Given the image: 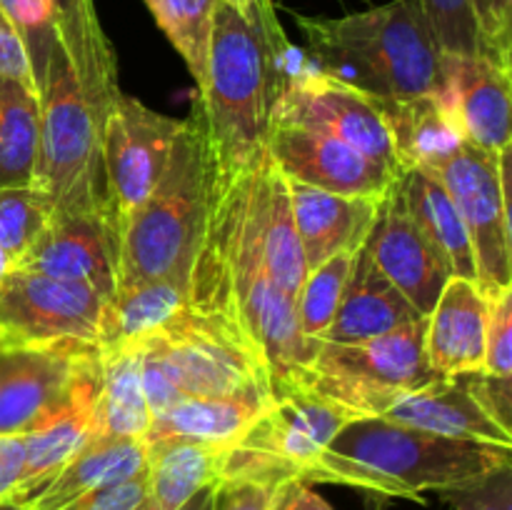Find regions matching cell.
Instances as JSON below:
<instances>
[{
  "label": "cell",
  "mask_w": 512,
  "mask_h": 510,
  "mask_svg": "<svg viewBox=\"0 0 512 510\" xmlns=\"http://www.w3.org/2000/svg\"><path fill=\"white\" fill-rule=\"evenodd\" d=\"M258 165L220 175L185 305L240 330L263 358L273 393L305 385L318 340L300 333L295 300L273 283L265 265Z\"/></svg>",
  "instance_id": "obj_1"
},
{
  "label": "cell",
  "mask_w": 512,
  "mask_h": 510,
  "mask_svg": "<svg viewBox=\"0 0 512 510\" xmlns=\"http://www.w3.org/2000/svg\"><path fill=\"white\" fill-rule=\"evenodd\" d=\"M505 465H512L508 445L443 438L370 415L338 430L303 483L348 485L390 498L420 500L425 490L445 493Z\"/></svg>",
  "instance_id": "obj_2"
},
{
  "label": "cell",
  "mask_w": 512,
  "mask_h": 510,
  "mask_svg": "<svg viewBox=\"0 0 512 510\" xmlns=\"http://www.w3.org/2000/svg\"><path fill=\"white\" fill-rule=\"evenodd\" d=\"M310 63L380 100L440 95L445 55L418 0H390L340 18L295 15Z\"/></svg>",
  "instance_id": "obj_3"
},
{
  "label": "cell",
  "mask_w": 512,
  "mask_h": 510,
  "mask_svg": "<svg viewBox=\"0 0 512 510\" xmlns=\"http://www.w3.org/2000/svg\"><path fill=\"white\" fill-rule=\"evenodd\" d=\"M218 183V155L203 105L195 100L175 135L165 173L120 233L115 290L158 278L190 285Z\"/></svg>",
  "instance_id": "obj_4"
},
{
  "label": "cell",
  "mask_w": 512,
  "mask_h": 510,
  "mask_svg": "<svg viewBox=\"0 0 512 510\" xmlns=\"http://www.w3.org/2000/svg\"><path fill=\"white\" fill-rule=\"evenodd\" d=\"M295 50L283 58L230 5H215L208 83L198 95L218 155L220 175L253 170L265 158L273 105Z\"/></svg>",
  "instance_id": "obj_5"
},
{
  "label": "cell",
  "mask_w": 512,
  "mask_h": 510,
  "mask_svg": "<svg viewBox=\"0 0 512 510\" xmlns=\"http://www.w3.org/2000/svg\"><path fill=\"white\" fill-rule=\"evenodd\" d=\"M38 100L40 143L33 188L50 200L53 213L108 210L103 123L83 95L65 45H60L45 65Z\"/></svg>",
  "instance_id": "obj_6"
},
{
  "label": "cell",
  "mask_w": 512,
  "mask_h": 510,
  "mask_svg": "<svg viewBox=\"0 0 512 510\" xmlns=\"http://www.w3.org/2000/svg\"><path fill=\"white\" fill-rule=\"evenodd\" d=\"M355 418L360 415L310 385L273 390L243 438L220 453L218 478H245L273 488L303 480L338 430Z\"/></svg>",
  "instance_id": "obj_7"
},
{
  "label": "cell",
  "mask_w": 512,
  "mask_h": 510,
  "mask_svg": "<svg viewBox=\"0 0 512 510\" xmlns=\"http://www.w3.org/2000/svg\"><path fill=\"white\" fill-rule=\"evenodd\" d=\"M140 355L153 363L183 398L270 395L268 368L245 335L188 305L140 343Z\"/></svg>",
  "instance_id": "obj_8"
},
{
  "label": "cell",
  "mask_w": 512,
  "mask_h": 510,
  "mask_svg": "<svg viewBox=\"0 0 512 510\" xmlns=\"http://www.w3.org/2000/svg\"><path fill=\"white\" fill-rule=\"evenodd\" d=\"M435 378L425 358V318H420L363 343L318 340L305 385L370 418L385 415L400 395Z\"/></svg>",
  "instance_id": "obj_9"
},
{
  "label": "cell",
  "mask_w": 512,
  "mask_h": 510,
  "mask_svg": "<svg viewBox=\"0 0 512 510\" xmlns=\"http://www.w3.org/2000/svg\"><path fill=\"white\" fill-rule=\"evenodd\" d=\"M420 170L433 175L468 225L475 255V283L485 295L512 288L510 148L500 153L460 140Z\"/></svg>",
  "instance_id": "obj_10"
},
{
  "label": "cell",
  "mask_w": 512,
  "mask_h": 510,
  "mask_svg": "<svg viewBox=\"0 0 512 510\" xmlns=\"http://www.w3.org/2000/svg\"><path fill=\"white\" fill-rule=\"evenodd\" d=\"M273 123H295L323 130L388 168L395 178L405 170L380 98L333 78L295 50L273 105Z\"/></svg>",
  "instance_id": "obj_11"
},
{
  "label": "cell",
  "mask_w": 512,
  "mask_h": 510,
  "mask_svg": "<svg viewBox=\"0 0 512 510\" xmlns=\"http://www.w3.org/2000/svg\"><path fill=\"white\" fill-rule=\"evenodd\" d=\"M180 125L183 120L158 113L130 95L120 93L115 100L103 128V173L118 238L165 173Z\"/></svg>",
  "instance_id": "obj_12"
},
{
  "label": "cell",
  "mask_w": 512,
  "mask_h": 510,
  "mask_svg": "<svg viewBox=\"0 0 512 510\" xmlns=\"http://www.w3.org/2000/svg\"><path fill=\"white\" fill-rule=\"evenodd\" d=\"M103 305L105 298L90 285L13 268L0 283V350L60 340L95 343Z\"/></svg>",
  "instance_id": "obj_13"
},
{
  "label": "cell",
  "mask_w": 512,
  "mask_h": 510,
  "mask_svg": "<svg viewBox=\"0 0 512 510\" xmlns=\"http://www.w3.org/2000/svg\"><path fill=\"white\" fill-rule=\"evenodd\" d=\"M98 353V345L85 340L0 350V435L38 428L68 398L80 370Z\"/></svg>",
  "instance_id": "obj_14"
},
{
  "label": "cell",
  "mask_w": 512,
  "mask_h": 510,
  "mask_svg": "<svg viewBox=\"0 0 512 510\" xmlns=\"http://www.w3.org/2000/svg\"><path fill=\"white\" fill-rule=\"evenodd\" d=\"M265 150L285 178L325 193L385 200L395 178L353 145L295 123H270Z\"/></svg>",
  "instance_id": "obj_15"
},
{
  "label": "cell",
  "mask_w": 512,
  "mask_h": 510,
  "mask_svg": "<svg viewBox=\"0 0 512 510\" xmlns=\"http://www.w3.org/2000/svg\"><path fill=\"white\" fill-rule=\"evenodd\" d=\"M15 268L85 283L105 300L113 298L118 285V233L110 213L105 208L53 213Z\"/></svg>",
  "instance_id": "obj_16"
},
{
  "label": "cell",
  "mask_w": 512,
  "mask_h": 510,
  "mask_svg": "<svg viewBox=\"0 0 512 510\" xmlns=\"http://www.w3.org/2000/svg\"><path fill=\"white\" fill-rule=\"evenodd\" d=\"M365 245L380 273L408 298L420 315H428L453 275L438 250L410 218L400 180L380 205L378 220Z\"/></svg>",
  "instance_id": "obj_17"
},
{
  "label": "cell",
  "mask_w": 512,
  "mask_h": 510,
  "mask_svg": "<svg viewBox=\"0 0 512 510\" xmlns=\"http://www.w3.org/2000/svg\"><path fill=\"white\" fill-rule=\"evenodd\" d=\"M460 138L478 148L500 153L510 148V73L480 55H445V83L440 93Z\"/></svg>",
  "instance_id": "obj_18"
},
{
  "label": "cell",
  "mask_w": 512,
  "mask_h": 510,
  "mask_svg": "<svg viewBox=\"0 0 512 510\" xmlns=\"http://www.w3.org/2000/svg\"><path fill=\"white\" fill-rule=\"evenodd\" d=\"M100 380H103V353L95 355L75 378L68 398L43 420L38 428L25 433V470L15 503L28 498L33 490L48 483L93 435L95 408H98Z\"/></svg>",
  "instance_id": "obj_19"
},
{
  "label": "cell",
  "mask_w": 512,
  "mask_h": 510,
  "mask_svg": "<svg viewBox=\"0 0 512 510\" xmlns=\"http://www.w3.org/2000/svg\"><path fill=\"white\" fill-rule=\"evenodd\" d=\"M488 295L475 280L450 278L425 315V358L438 378L485 373Z\"/></svg>",
  "instance_id": "obj_20"
},
{
  "label": "cell",
  "mask_w": 512,
  "mask_h": 510,
  "mask_svg": "<svg viewBox=\"0 0 512 510\" xmlns=\"http://www.w3.org/2000/svg\"><path fill=\"white\" fill-rule=\"evenodd\" d=\"M288 188L305 268H318L338 253H358L368 243L383 200L325 193L290 178Z\"/></svg>",
  "instance_id": "obj_21"
},
{
  "label": "cell",
  "mask_w": 512,
  "mask_h": 510,
  "mask_svg": "<svg viewBox=\"0 0 512 510\" xmlns=\"http://www.w3.org/2000/svg\"><path fill=\"white\" fill-rule=\"evenodd\" d=\"M425 318L375 265L368 245L355 258L343 300L333 323L325 330V343H363Z\"/></svg>",
  "instance_id": "obj_22"
},
{
  "label": "cell",
  "mask_w": 512,
  "mask_h": 510,
  "mask_svg": "<svg viewBox=\"0 0 512 510\" xmlns=\"http://www.w3.org/2000/svg\"><path fill=\"white\" fill-rule=\"evenodd\" d=\"M383 418L395 420L408 428L443 435L455 440H480V443L508 445L512 448V433L500 428L478 403L463 380L435 378L410 393L400 395Z\"/></svg>",
  "instance_id": "obj_23"
},
{
  "label": "cell",
  "mask_w": 512,
  "mask_h": 510,
  "mask_svg": "<svg viewBox=\"0 0 512 510\" xmlns=\"http://www.w3.org/2000/svg\"><path fill=\"white\" fill-rule=\"evenodd\" d=\"M148 463L143 440L90 438L48 483L20 500L23 510H65L75 500L140 473Z\"/></svg>",
  "instance_id": "obj_24"
},
{
  "label": "cell",
  "mask_w": 512,
  "mask_h": 510,
  "mask_svg": "<svg viewBox=\"0 0 512 510\" xmlns=\"http://www.w3.org/2000/svg\"><path fill=\"white\" fill-rule=\"evenodd\" d=\"M58 13L60 38L68 50L83 95L103 123L118 100V65L113 45L100 25L95 0H50Z\"/></svg>",
  "instance_id": "obj_25"
},
{
  "label": "cell",
  "mask_w": 512,
  "mask_h": 510,
  "mask_svg": "<svg viewBox=\"0 0 512 510\" xmlns=\"http://www.w3.org/2000/svg\"><path fill=\"white\" fill-rule=\"evenodd\" d=\"M268 400V393L183 398L168 413L150 423L143 443L185 440V443L213 445V448H230L258 420Z\"/></svg>",
  "instance_id": "obj_26"
},
{
  "label": "cell",
  "mask_w": 512,
  "mask_h": 510,
  "mask_svg": "<svg viewBox=\"0 0 512 510\" xmlns=\"http://www.w3.org/2000/svg\"><path fill=\"white\" fill-rule=\"evenodd\" d=\"M188 293L190 285L170 278L115 290L113 298L105 300L100 313L95 345L100 350L140 345L185 308Z\"/></svg>",
  "instance_id": "obj_27"
},
{
  "label": "cell",
  "mask_w": 512,
  "mask_h": 510,
  "mask_svg": "<svg viewBox=\"0 0 512 510\" xmlns=\"http://www.w3.org/2000/svg\"><path fill=\"white\" fill-rule=\"evenodd\" d=\"M258 198L265 265L273 283L295 300L308 268H305L303 248H300L298 228H295L288 178L280 173L268 153L258 165Z\"/></svg>",
  "instance_id": "obj_28"
},
{
  "label": "cell",
  "mask_w": 512,
  "mask_h": 510,
  "mask_svg": "<svg viewBox=\"0 0 512 510\" xmlns=\"http://www.w3.org/2000/svg\"><path fill=\"white\" fill-rule=\"evenodd\" d=\"M408 205L410 218L420 228V233L430 240L453 278L475 280V255L470 243L468 225L450 200L448 190L438 183L430 173L420 168H410L400 178Z\"/></svg>",
  "instance_id": "obj_29"
},
{
  "label": "cell",
  "mask_w": 512,
  "mask_h": 510,
  "mask_svg": "<svg viewBox=\"0 0 512 510\" xmlns=\"http://www.w3.org/2000/svg\"><path fill=\"white\" fill-rule=\"evenodd\" d=\"M100 353H103V380H100L90 438L143 440L153 418L140 380V345H125Z\"/></svg>",
  "instance_id": "obj_30"
},
{
  "label": "cell",
  "mask_w": 512,
  "mask_h": 510,
  "mask_svg": "<svg viewBox=\"0 0 512 510\" xmlns=\"http://www.w3.org/2000/svg\"><path fill=\"white\" fill-rule=\"evenodd\" d=\"M148 450V488L150 510H178L205 485L218 480L220 453L225 448L165 440L145 445Z\"/></svg>",
  "instance_id": "obj_31"
},
{
  "label": "cell",
  "mask_w": 512,
  "mask_h": 510,
  "mask_svg": "<svg viewBox=\"0 0 512 510\" xmlns=\"http://www.w3.org/2000/svg\"><path fill=\"white\" fill-rule=\"evenodd\" d=\"M38 143V90L13 78H0V190L33 185Z\"/></svg>",
  "instance_id": "obj_32"
},
{
  "label": "cell",
  "mask_w": 512,
  "mask_h": 510,
  "mask_svg": "<svg viewBox=\"0 0 512 510\" xmlns=\"http://www.w3.org/2000/svg\"><path fill=\"white\" fill-rule=\"evenodd\" d=\"M383 105L405 170L430 163L463 140L440 95L383 100Z\"/></svg>",
  "instance_id": "obj_33"
},
{
  "label": "cell",
  "mask_w": 512,
  "mask_h": 510,
  "mask_svg": "<svg viewBox=\"0 0 512 510\" xmlns=\"http://www.w3.org/2000/svg\"><path fill=\"white\" fill-rule=\"evenodd\" d=\"M145 5L193 73L200 95L208 83V55L218 0H145Z\"/></svg>",
  "instance_id": "obj_34"
},
{
  "label": "cell",
  "mask_w": 512,
  "mask_h": 510,
  "mask_svg": "<svg viewBox=\"0 0 512 510\" xmlns=\"http://www.w3.org/2000/svg\"><path fill=\"white\" fill-rule=\"evenodd\" d=\"M358 253L333 255L305 275L295 295V318H298L300 333L308 340L323 338V333L333 323Z\"/></svg>",
  "instance_id": "obj_35"
},
{
  "label": "cell",
  "mask_w": 512,
  "mask_h": 510,
  "mask_svg": "<svg viewBox=\"0 0 512 510\" xmlns=\"http://www.w3.org/2000/svg\"><path fill=\"white\" fill-rule=\"evenodd\" d=\"M53 205L33 185L0 190V245L13 260V268L25 250L48 225Z\"/></svg>",
  "instance_id": "obj_36"
},
{
  "label": "cell",
  "mask_w": 512,
  "mask_h": 510,
  "mask_svg": "<svg viewBox=\"0 0 512 510\" xmlns=\"http://www.w3.org/2000/svg\"><path fill=\"white\" fill-rule=\"evenodd\" d=\"M0 8L18 33V38L23 40L35 88H38L50 55L63 45L58 13H55L50 0H0Z\"/></svg>",
  "instance_id": "obj_37"
},
{
  "label": "cell",
  "mask_w": 512,
  "mask_h": 510,
  "mask_svg": "<svg viewBox=\"0 0 512 510\" xmlns=\"http://www.w3.org/2000/svg\"><path fill=\"white\" fill-rule=\"evenodd\" d=\"M443 55H478V33L468 0H418Z\"/></svg>",
  "instance_id": "obj_38"
},
{
  "label": "cell",
  "mask_w": 512,
  "mask_h": 510,
  "mask_svg": "<svg viewBox=\"0 0 512 510\" xmlns=\"http://www.w3.org/2000/svg\"><path fill=\"white\" fill-rule=\"evenodd\" d=\"M478 33V55L512 73V0H468Z\"/></svg>",
  "instance_id": "obj_39"
},
{
  "label": "cell",
  "mask_w": 512,
  "mask_h": 510,
  "mask_svg": "<svg viewBox=\"0 0 512 510\" xmlns=\"http://www.w3.org/2000/svg\"><path fill=\"white\" fill-rule=\"evenodd\" d=\"M485 373L512 375V288L488 295Z\"/></svg>",
  "instance_id": "obj_40"
},
{
  "label": "cell",
  "mask_w": 512,
  "mask_h": 510,
  "mask_svg": "<svg viewBox=\"0 0 512 510\" xmlns=\"http://www.w3.org/2000/svg\"><path fill=\"white\" fill-rule=\"evenodd\" d=\"M443 495L455 510H512V465Z\"/></svg>",
  "instance_id": "obj_41"
},
{
  "label": "cell",
  "mask_w": 512,
  "mask_h": 510,
  "mask_svg": "<svg viewBox=\"0 0 512 510\" xmlns=\"http://www.w3.org/2000/svg\"><path fill=\"white\" fill-rule=\"evenodd\" d=\"M65 510H150L148 470L143 468L120 483L105 485V488L75 500Z\"/></svg>",
  "instance_id": "obj_42"
},
{
  "label": "cell",
  "mask_w": 512,
  "mask_h": 510,
  "mask_svg": "<svg viewBox=\"0 0 512 510\" xmlns=\"http://www.w3.org/2000/svg\"><path fill=\"white\" fill-rule=\"evenodd\" d=\"M468 393L473 395L475 403L508 433H512V388L510 375H490V373H470L460 375Z\"/></svg>",
  "instance_id": "obj_43"
},
{
  "label": "cell",
  "mask_w": 512,
  "mask_h": 510,
  "mask_svg": "<svg viewBox=\"0 0 512 510\" xmlns=\"http://www.w3.org/2000/svg\"><path fill=\"white\" fill-rule=\"evenodd\" d=\"M278 488L245 478H218L210 510H270Z\"/></svg>",
  "instance_id": "obj_44"
},
{
  "label": "cell",
  "mask_w": 512,
  "mask_h": 510,
  "mask_svg": "<svg viewBox=\"0 0 512 510\" xmlns=\"http://www.w3.org/2000/svg\"><path fill=\"white\" fill-rule=\"evenodd\" d=\"M218 3H225L230 5V8L238 10L250 25H255V28L270 40V45H273L283 58H288L295 50L293 45H290L288 35H285L283 25H280L278 10H275L273 0H218Z\"/></svg>",
  "instance_id": "obj_45"
},
{
  "label": "cell",
  "mask_w": 512,
  "mask_h": 510,
  "mask_svg": "<svg viewBox=\"0 0 512 510\" xmlns=\"http://www.w3.org/2000/svg\"><path fill=\"white\" fill-rule=\"evenodd\" d=\"M140 380H143V395L153 420L168 413L173 405H178L183 400V393L153 363H148L143 355H140Z\"/></svg>",
  "instance_id": "obj_46"
},
{
  "label": "cell",
  "mask_w": 512,
  "mask_h": 510,
  "mask_svg": "<svg viewBox=\"0 0 512 510\" xmlns=\"http://www.w3.org/2000/svg\"><path fill=\"white\" fill-rule=\"evenodd\" d=\"M25 470V435H0V500L13 498Z\"/></svg>",
  "instance_id": "obj_47"
},
{
  "label": "cell",
  "mask_w": 512,
  "mask_h": 510,
  "mask_svg": "<svg viewBox=\"0 0 512 510\" xmlns=\"http://www.w3.org/2000/svg\"><path fill=\"white\" fill-rule=\"evenodd\" d=\"M270 510H333L313 488L303 480H290L280 485Z\"/></svg>",
  "instance_id": "obj_48"
},
{
  "label": "cell",
  "mask_w": 512,
  "mask_h": 510,
  "mask_svg": "<svg viewBox=\"0 0 512 510\" xmlns=\"http://www.w3.org/2000/svg\"><path fill=\"white\" fill-rule=\"evenodd\" d=\"M213 485H205V488L198 490L193 498L185 500L178 510H210L213 508Z\"/></svg>",
  "instance_id": "obj_49"
},
{
  "label": "cell",
  "mask_w": 512,
  "mask_h": 510,
  "mask_svg": "<svg viewBox=\"0 0 512 510\" xmlns=\"http://www.w3.org/2000/svg\"><path fill=\"white\" fill-rule=\"evenodd\" d=\"M10 270H13V260H10V255L5 253L3 245H0V283H3L5 275H8Z\"/></svg>",
  "instance_id": "obj_50"
},
{
  "label": "cell",
  "mask_w": 512,
  "mask_h": 510,
  "mask_svg": "<svg viewBox=\"0 0 512 510\" xmlns=\"http://www.w3.org/2000/svg\"><path fill=\"white\" fill-rule=\"evenodd\" d=\"M0 510H23V508H20V503H15L13 498H5L0 500Z\"/></svg>",
  "instance_id": "obj_51"
}]
</instances>
